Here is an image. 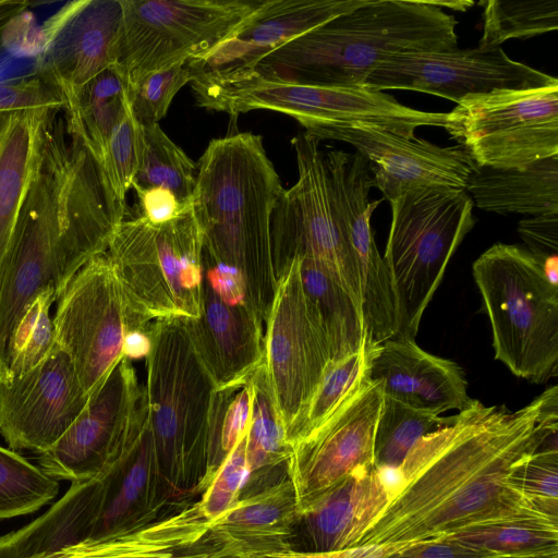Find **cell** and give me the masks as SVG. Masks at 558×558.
<instances>
[{
  "label": "cell",
  "mask_w": 558,
  "mask_h": 558,
  "mask_svg": "<svg viewBox=\"0 0 558 558\" xmlns=\"http://www.w3.org/2000/svg\"><path fill=\"white\" fill-rule=\"evenodd\" d=\"M557 430L558 402L546 390L514 412L476 400L413 446L393 471L389 502L353 547L409 545L526 507L506 476Z\"/></svg>",
  "instance_id": "cell-1"
},
{
  "label": "cell",
  "mask_w": 558,
  "mask_h": 558,
  "mask_svg": "<svg viewBox=\"0 0 558 558\" xmlns=\"http://www.w3.org/2000/svg\"><path fill=\"white\" fill-rule=\"evenodd\" d=\"M58 113L43 129L1 272L0 383L8 379L9 341L26 307L47 289L59 296L88 260L107 252L125 219V203Z\"/></svg>",
  "instance_id": "cell-2"
},
{
  "label": "cell",
  "mask_w": 558,
  "mask_h": 558,
  "mask_svg": "<svg viewBox=\"0 0 558 558\" xmlns=\"http://www.w3.org/2000/svg\"><path fill=\"white\" fill-rule=\"evenodd\" d=\"M283 192L262 136L251 132L213 140L197 163L191 207L203 253L240 278L263 323L277 287L270 222Z\"/></svg>",
  "instance_id": "cell-3"
},
{
  "label": "cell",
  "mask_w": 558,
  "mask_h": 558,
  "mask_svg": "<svg viewBox=\"0 0 558 558\" xmlns=\"http://www.w3.org/2000/svg\"><path fill=\"white\" fill-rule=\"evenodd\" d=\"M456 26L438 1L364 0L271 51L252 71L301 84L363 85L387 57L457 48Z\"/></svg>",
  "instance_id": "cell-4"
},
{
  "label": "cell",
  "mask_w": 558,
  "mask_h": 558,
  "mask_svg": "<svg viewBox=\"0 0 558 558\" xmlns=\"http://www.w3.org/2000/svg\"><path fill=\"white\" fill-rule=\"evenodd\" d=\"M490 322L495 359L535 384L557 376L558 287L527 250L496 243L472 266Z\"/></svg>",
  "instance_id": "cell-5"
},
{
  "label": "cell",
  "mask_w": 558,
  "mask_h": 558,
  "mask_svg": "<svg viewBox=\"0 0 558 558\" xmlns=\"http://www.w3.org/2000/svg\"><path fill=\"white\" fill-rule=\"evenodd\" d=\"M391 223L384 255L397 311L396 337L414 339L447 265L475 225L466 190L432 186L389 202Z\"/></svg>",
  "instance_id": "cell-6"
},
{
  "label": "cell",
  "mask_w": 558,
  "mask_h": 558,
  "mask_svg": "<svg viewBox=\"0 0 558 558\" xmlns=\"http://www.w3.org/2000/svg\"><path fill=\"white\" fill-rule=\"evenodd\" d=\"M106 253L137 320L199 316L203 240L191 205L161 225L124 219Z\"/></svg>",
  "instance_id": "cell-7"
},
{
  "label": "cell",
  "mask_w": 558,
  "mask_h": 558,
  "mask_svg": "<svg viewBox=\"0 0 558 558\" xmlns=\"http://www.w3.org/2000/svg\"><path fill=\"white\" fill-rule=\"evenodd\" d=\"M144 386L159 472L180 475L207 464L208 418L216 389L190 339L185 320L149 327Z\"/></svg>",
  "instance_id": "cell-8"
},
{
  "label": "cell",
  "mask_w": 558,
  "mask_h": 558,
  "mask_svg": "<svg viewBox=\"0 0 558 558\" xmlns=\"http://www.w3.org/2000/svg\"><path fill=\"white\" fill-rule=\"evenodd\" d=\"M265 0H121L123 34L116 69L128 92L145 76L206 58Z\"/></svg>",
  "instance_id": "cell-9"
},
{
  "label": "cell",
  "mask_w": 558,
  "mask_h": 558,
  "mask_svg": "<svg viewBox=\"0 0 558 558\" xmlns=\"http://www.w3.org/2000/svg\"><path fill=\"white\" fill-rule=\"evenodd\" d=\"M446 130L480 167H525L558 156V81L463 98Z\"/></svg>",
  "instance_id": "cell-10"
},
{
  "label": "cell",
  "mask_w": 558,
  "mask_h": 558,
  "mask_svg": "<svg viewBox=\"0 0 558 558\" xmlns=\"http://www.w3.org/2000/svg\"><path fill=\"white\" fill-rule=\"evenodd\" d=\"M265 325L262 366L290 447L331 361L326 335L303 289L299 259L278 277Z\"/></svg>",
  "instance_id": "cell-11"
},
{
  "label": "cell",
  "mask_w": 558,
  "mask_h": 558,
  "mask_svg": "<svg viewBox=\"0 0 558 558\" xmlns=\"http://www.w3.org/2000/svg\"><path fill=\"white\" fill-rule=\"evenodd\" d=\"M292 145L298 181L280 196L270 222L276 278L292 260L308 259L325 268L361 305L357 267L333 216L319 141L303 132L292 140Z\"/></svg>",
  "instance_id": "cell-12"
},
{
  "label": "cell",
  "mask_w": 558,
  "mask_h": 558,
  "mask_svg": "<svg viewBox=\"0 0 558 558\" xmlns=\"http://www.w3.org/2000/svg\"><path fill=\"white\" fill-rule=\"evenodd\" d=\"M54 343L72 360L90 397L124 356L135 322L107 253L88 260L57 299Z\"/></svg>",
  "instance_id": "cell-13"
},
{
  "label": "cell",
  "mask_w": 558,
  "mask_h": 558,
  "mask_svg": "<svg viewBox=\"0 0 558 558\" xmlns=\"http://www.w3.org/2000/svg\"><path fill=\"white\" fill-rule=\"evenodd\" d=\"M381 384L369 378L314 432L290 447L286 463L299 519L359 469L374 465Z\"/></svg>",
  "instance_id": "cell-14"
},
{
  "label": "cell",
  "mask_w": 558,
  "mask_h": 558,
  "mask_svg": "<svg viewBox=\"0 0 558 558\" xmlns=\"http://www.w3.org/2000/svg\"><path fill=\"white\" fill-rule=\"evenodd\" d=\"M557 81L510 59L500 47L493 50L476 47L387 57L366 76L363 85L383 92L416 90L459 104L471 95L539 87Z\"/></svg>",
  "instance_id": "cell-15"
},
{
  "label": "cell",
  "mask_w": 558,
  "mask_h": 558,
  "mask_svg": "<svg viewBox=\"0 0 558 558\" xmlns=\"http://www.w3.org/2000/svg\"><path fill=\"white\" fill-rule=\"evenodd\" d=\"M132 360L123 356L38 466L51 478L85 482L99 476L121 452L143 398Z\"/></svg>",
  "instance_id": "cell-16"
},
{
  "label": "cell",
  "mask_w": 558,
  "mask_h": 558,
  "mask_svg": "<svg viewBox=\"0 0 558 558\" xmlns=\"http://www.w3.org/2000/svg\"><path fill=\"white\" fill-rule=\"evenodd\" d=\"M216 389L245 380L263 362V320L239 277L203 254L201 314L184 319Z\"/></svg>",
  "instance_id": "cell-17"
},
{
  "label": "cell",
  "mask_w": 558,
  "mask_h": 558,
  "mask_svg": "<svg viewBox=\"0 0 558 558\" xmlns=\"http://www.w3.org/2000/svg\"><path fill=\"white\" fill-rule=\"evenodd\" d=\"M122 34L121 0L68 2L45 23L34 75L64 104L97 75L117 66Z\"/></svg>",
  "instance_id": "cell-18"
},
{
  "label": "cell",
  "mask_w": 558,
  "mask_h": 558,
  "mask_svg": "<svg viewBox=\"0 0 558 558\" xmlns=\"http://www.w3.org/2000/svg\"><path fill=\"white\" fill-rule=\"evenodd\" d=\"M88 399L72 360L54 343L34 368L0 383V435L14 451L41 454L68 430Z\"/></svg>",
  "instance_id": "cell-19"
},
{
  "label": "cell",
  "mask_w": 558,
  "mask_h": 558,
  "mask_svg": "<svg viewBox=\"0 0 558 558\" xmlns=\"http://www.w3.org/2000/svg\"><path fill=\"white\" fill-rule=\"evenodd\" d=\"M310 135L318 141L332 140L352 145L367 161L374 186L388 202L421 187L466 190L477 168L459 144L441 147L372 125H325Z\"/></svg>",
  "instance_id": "cell-20"
},
{
  "label": "cell",
  "mask_w": 558,
  "mask_h": 558,
  "mask_svg": "<svg viewBox=\"0 0 558 558\" xmlns=\"http://www.w3.org/2000/svg\"><path fill=\"white\" fill-rule=\"evenodd\" d=\"M364 0H265L225 43L198 61L194 74L238 75L251 72L271 51L359 7Z\"/></svg>",
  "instance_id": "cell-21"
},
{
  "label": "cell",
  "mask_w": 558,
  "mask_h": 558,
  "mask_svg": "<svg viewBox=\"0 0 558 558\" xmlns=\"http://www.w3.org/2000/svg\"><path fill=\"white\" fill-rule=\"evenodd\" d=\"M369 379L381 384L385 396L438 415L468 410L476 402L468 395L462 368L424 351L414 339L392 337L378 343Z\"/></svg>",
  "instance_id": "cell-22"
},
{
  "label": "cell",
  "mask_w": 558,
  "mask_h": 558,
  "mask_svg": "<svg viewBox=\"0 0 558 558\" xmlns=\"http://www.w3.org/2000/svg\"><path fill=\"white\" fill-rule=\"evenodd\" d=\"M299 521L295 496L288 476L239 499L210 523L204 541L219 558H255L292 549L290 537Z\"/></svg>",
  "instance_id": "cell-23"
},
{
  "label": "cell",
  "mask_w": 558,
  "mask_h": 558,
  "mask_svg": "<svg viewBox=\"0 0 558 558\" xmlns=\"http://www.w3.org/2000/svg\"><path fill=\"white\" fill-rule=\"evenodd\" d=\"M387 471L366 466L331 488L299 521L304 522L308 549L337 551L352 548L381 513L392 494Z\"/></svg>",
  "instance_id": "cell-24"
},
{
  "label": "cell",
  "mask_w": 558,
  "mask_h": 558,
  "mask_svg": "<svg viewBox=\"0 0 558 558\" xmlns=\"http://www.w3.org/2000/svg\"><path fill=\"white\" fill-rule=\"evenodd\" d=\"M210 523L197 504L154 523L132 524L112 534L31 558H173L203 541Z\"/></svg>",
  "instance_id": "cell-25"
},
{
  "label": "cell",
  "mask_w": 558,
  "mask_h": 558,
  "mask_svg": "<svg viewBox=\"0 0 558 558\" xmlns=\"http://www.w3.org/2000/svg\"><path fill=\"white\" fill-rule=\"evenodd\" d=\"M466 192L475 205L497 214H558V156L525 167H480Z\"/></svg>",
  "instance_id": "cell-26"
},
{
  "label": "cell",
  "mask_w": 558,
  "mask_h": 558,
  "mask_svg": "<svg viewBox=\"0 0 558 558\" xmlns=\"http://www.w3.org/2000/svg\"><path fill=\"white\" fill-rule=\"evenodd\" d=\"M61 108L43 106L16 111L0 147V278L26 194L43 129Z\"/></svg>",
  "instance_id": "cell-27"
},
{
  "label": "cell",
  "mask_w": 558,
  "mask_h": 558,
  "mask_svg": "<svg viewBox=\"0 0 558 558\" xmlns=\"http://www.w3.org/2000/svg\"><path fill=\"white\" fill-rule=\"evenodd\" d=\"M438 537L488 551L497 558L558 557V521L529 507Z\"/></svg>",
  "instance_id": "cell-28"
},
{
  "label": "cell",
  "mask_w": 558,
  "mask_h": 558,
  "mask_svg": "<svg viewBox=\"0 0 558 558\" xmlns=\"http://www.w3.org/2000/svg\"><path fill=\"white\" fill-rule=\"evenodd\" d=\"M299 260L303 289L326 335L331 362L359 351L369 336L361 305L325 268Z\"/></svg>",
  "instance_id": "cell-29"
},
{
  "label": "cell",
  "mask_w": 558,
  "mask_h": 558,
  "mask_svg": "<svg viewBox=\"0 0 558 558\" xmlns=\"http://www.w3.org/2000/svg\"><path fill=\"white\" fill-rule=\"evenodd\" d=\"M129 104L124 78L116 66L110 68L63 104L66 132L77 137L100 163Z\"/></svg>",
  "instance_id": "cell-30"
},
{
  "label": "cell",
  "mask_w": 558,
  "mask_h": 558,
  "mask_svg": "<svg viewBox=\"0 0 558 558\" xmlns=\"http://www.w3.org/2000/svg\"><path fill=\"white\" fill-rule=\"evenodd\" d=\"M104 487L100 478L71 483L66 493L44 514L39 553L47 555L90 538L100 514Z\"/></svg>",
  "instance_id": "cell-31"
},
{
  "label": "cell",
  "mask_w": 558,
  "mask_h": 558,
  "mask_svg": "<svg viewBox=\"0 0 558 558\" xmlns=\"http://www.w3.org/2000/svg\"><path fill=\"white\" fill-rule=\"evenodd\" d=\"M142 153L133 189L161 187L183 206L191 204L197 163L168 137L158 123L141 125Z\"/></svg>",
  "instance_id": "cell-32"
},
{
  "label": "cell",
  "mask_w": 558,
  "mask_h": 558,
  "mask_svg": "<svg viewBox=\"0 0 558 558\" xmlns=\"http://www.w3.org/2000/svg\"><path fill=\"white\" fill-rule=\"evenodd\" d=\"M453 421L454 415L441 417L384 395L374 437L375 468L397 470L422 437Z\"/></svg>",
  "instance_id": "cell-33"
},
{
  "label": "cell",
  "mask_w": 558,
  "mask_h": 558,
  "mask_svg": "<svg viewBox=\"0 0 558 558\" xmlns=\"http://www.w3.org/2000/svg\"><path fill=\"white\" fill-rule=\"evenodd\" d=\"M480 4L484 7L480 50H493L508 39H525L558 28L557 0H487Z\"/></svg>",
  "instance_id": "cell-34"
},
{
  "label": "cell",
  "mask_w": 558,
  "mask_h": 558,
  "mask_svg": "<svg viewBox=\"0 0 558 558\" xmlns=\"http://www.w3.org/2000/svg\"><path fill=\"white\" fill-rule=\"evenodd\" d=\"M254 388L251 375L243 381L215 389L208 418L207 464L203 483L247 434L253 411Z\"/></svg>",
  "instance_id": "cell-35"
},
{
  "label": "cell",
  "mask_w": 558,
  "mask_h": 558,
  "mask_svg": "<svg viewBox=\"0 0 558 558\" xmlns=\"http://www.w3.org/2000/svg\"><path fill=\"white\" fill-rule=\"evenodd\" d=\"M377 344L368 336L359 351L342 360L329 362L290 447L319 427L369 378V365Z\"/></svg>",
  "instance_id": "cell-36"
},
{
  "label": "cell",
  "mask_w": 558,
  "mask_h": 558,
  "mask_svg": "<svg viewBox=\"0 0 558 558\" xmlns=\"http://www.w3.org/2000/svg\"><path fill=\"white\" fill-rule=\"evenodd\" d=\"M251 380L254 399L246 437L250 478L286 464L290 453L262 364L251 374Z\"/></svg>",
  "instance_id": "cell-37"
},
{
  "label": "cell",
  "mask_w": 558,
  "mask_h": 558,
  "mask_svg": "<svg viewBox=\"0 0 558 558\" xmlns=\"http://www.w3.org/2000/svg\"><path fill=\"white\" fill-rule=\"evenodd\" d=\"M58 493V481L16 451L0 446V520L33 513Z\"/></svg>",
  "instance_id": "cell-38"
},
{
  "label": "cell",
  "mask_w": 558,
  "mask_h": 558,
  "mask_svg": "<svg viewBox=\"0 0 558 558\" xmlns=\"http://www.w3.org/2000/svg\"><path fill=\"white\" fill-rule=\"evenodd\" d=\"M57 298L53 289L43 291L20 317L9 341L7 380L27 373L51 352L54 332L50 307Z\"/></svg>",
  "instance_id": "cell-39"
},
{
  "label": "cell",
  "mask_w": 558,
  "mask_h": 558,
  "mask_svg": "<svg viewBox=\"0 0 558 558\" xmlns=\"http://www.w3.org/2000/svg\"><path fill=\"white\" fill-rule=\"evenodd\" d=\"M141 153V124L135 120L129 104L99 163L114 194L124 203L138 171Z\"/></svg>",
  "instance_id": "cell-40"
},
{
  "label": "cell",
  "mask_w": 558,
  "mask_h": 558,
  "mask_svg": "<svg viewBox=\"0 0 558 558\" xmlns=\"http://www.w3.org/2000/svg\"><path fill=\"white\" fill-rule=\"evenodd\" d=\"M505 485L534 504L558 509V449L539 448L520 458Z\"/></svg>",
  "instance_id": "cell-41"
},
{
  "label": "cell",
  "mask_w": 558,
  "mask_h": 558,
  "mask_svg": "<svg viewBox=\"0 0 558 558\" xmlns=\"http://www.w3.org/2000/svg\"><path fill=\"white\" fill-rule=\"evenodd\" d=\"M193 80L189 61L145 76L128 92L131 111L141 125L158 123L170 107L175 94Z\"/></svg>",
  "instance_id": "cell-42"
},
{
  "label": "cell",
  "mask_w": 558,
  "mask_h": 558,
  "mask_svg": "<svg viewBox=\"0 0 558 558\" xmlns=\"http://www.w3.org/2000/svg\"><path fill=\"white\" fill-rule=\"evenodd\" d=\"M246 437L247 434L223 459L206 484L202 498L197 501L202 515L209 523L221 517L240 499V493L250 480Z\"/></svg>",
  "instance_id": "cell-43"
},
{
  "label": "cell",
  "mask_w": 558,
  "mask_h": 558,
  "mask_svg": "<svg viewBox=\"0 0 558 558\" xmlns=\"http://www.w3.org/2000/svg\"><path fill=\"white\" fill-rule=\"evenodd\" d=\"M518 232L527 251L542 263L558 256V214L522 219L519 221Z\"/></svg>",
  "instance_id": "cell-44"
},
{
  "label": "cell",
  "mask_w": 558,
  "mask_h": 558,
  "mask_svg": "<svg viewBox=\"0 0 558 558\" xmlns=\"http://www.w3.org/2000/svg\"><path fill=\"white\" fill-rule=\"evenodd\" d=\"M387 558H497L495 555L454 541L435 537L407 545Z\"/></svg>",
  "instance_id": "cell-45"
},
{
  "label": "cell",
  "mask_w": 558,
  "mask_h": 558,
  "mask_svg": "<svg viewBox=\"0 0 558 558\" xmlns=\"http://www.w3.org/2000/svg\"><path fill=\"white\" fill-rule=\"evenodd\" d=\"M134 190L140 201L141 216L154 225L174 219L191 205L183 206L173 193L161 187Z\"/></svg>",
  "instance_id": "cell-46"
},
{
  "label": "cell",
  "mask_w": 558,
  "mask_h": 558,
  "mask_svg": "<svg viewBox=\"0 0 558 558\" xmlns=\"http://www.w3.org/2000/svg\"><path fill=\"white\" fill-rule=\"evenodd\" d=\"M43 515L24 527L0 536V558H31L39 553Z\"/></svg>",
  "instance_id": "cell-47"
},
{
  "label": "cell",
  "mask_w": 558,
  "mask_h": 558,
  "mask_svg": "<svg viewBox=\"0 0 558 558\" xmlns=\"http://www.w3.org/2000/svg\"><path fill=\"white\" fill-rule=\"evenodd\" d=\"M404 546L407 545H367L337 551H303L289 549L255 558H387Z\"/></svg>",
  "instance_id": "cell-48"
},
{
  "label": "cell",
  "mask_w": 558,
  "mask_h": 558,
  "mask_svg": "<svg viewBox=\"0 0 558 558\" xmlns=\"http://www.w3.org/2000/svg\"><path fill=\"white\" fill-rule=\"evenodd\" d=\"M149 327L126 333L123 349L124 356L130 360L146 356L149 349Z\"/></svg>",
  "instance_id": "cell-49"
},
{
  "label": "cell",
  "mask_w": 558,
  "mask_h": 558,
  "mask_svg": "<svg viewBox=\"0 0 558 558\" xmlns=\"http://www.w3.org/2000/svg\"><path fill=\"white\" fill-rule=\"evenodd\" d=\"M27 7L26 1L0 0V45L4 40L9 26L25 13Z\"/></svg>",
  "instance_id": "cell-50"
},
{
  "label": "cell",
  "mask_w": 558,
  "mask_h": 558,
  "mask_svg": "<svg viewBox=\"0 0 558 558\" xmlns=\"http://www.w3.org/2000/svg\"><path fill=\"white\" fill-rule=\"evenodd\" d=\"M543 270L547 280L558 287V256L547 258L543 262Z\"/></svg>",
  "instance_id": "cell-51"
},
{
  "label": "cell",
  "mask_w": 558,
  "mask_h": 558,
  "mask_svg": "<svg viewBox=\"0 0 558 558\" xmlns=\"http://www.w3.org/2000/svg\"><path fill=\"white\" fill-rule=\"evenodd\" d=\"M14 112L5 111L0 109V147L3 143L10 123L12 121Z\"/></svg>",
  "instance_id": "cell-52"
},
{
  "label": "cell",
  "mask_w": 558,
  "mask_h": 558,
  "mask_svg": "<svg viewBox=\"0 0 558 558\" xmlns=\"http://www.w3.org/2000/svg\"><path fill=\"white\" fill-rule=\"evenodd\" d=\"M173 558H219L213 550L186 551L179 553Z\"/></svg>",
  "instance_id": "cell-53"
},
{
  "label": "cell",
  "mask_w": 558,
  "mask_h": 558,
  "mask_svg": "<svg viewBox=\"0 0 558 558\" xmlns=\"http://www.w3.org/2000/svg\"><path fill=\"white\" fill-rule=\"evenodd\" d=\"M551 558H558V557H551Z\"/></svg>",
  "instance_id": "cell-54"
}]
</instances>
